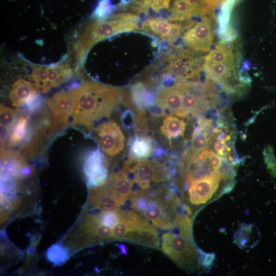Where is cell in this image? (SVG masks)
I'll list each match as a JSON object with an SVG mask.
<instances>
[{"instance_id":"6da1fadb","label":"cell","mask_w":276,"mask_h":276,"mask_svg":"<svg viewBox=\"0 0 276 276\" xmlns=\"http://www.w3.org/2000/svg\"><path fill=\"white\" fill-rule=\"evenodd\" d=\"M77 105L73 124L87 128L109 117L123 101V90L94 81H84L76 87Z\"/></svg>"},{"instance_id":"7a4b0ae2","label":"cell","mask_w":276,"mask_h":276,"mask_svg":"<svg viewBox=\"0 0 276 276\" xmlns=\"http://www.w3.org/2000/svg\"><path fill=\"white\" fill-rule=\"evenodd\" d=\"M139 21L138 15L122 12L89 23L79 33L74 43L76 59L82 62L89 49L99 41L123 32L137 30Z\"/></svg>"},{"instance_id":"3957f363","label":"cell","mask_w":276,"mask_h":276,"mask_svg":"<svg viewBox=\"0 0 276 276\" xmlns=\"http://www.w3.org/2000/svg\"><path fill=\"white\" fill-rule=\"evenodd\" d=\"M113 240H119L158 249L157 231L154 225L137 212L121 210V217L112 228Z\"/></svg>"},{"instance_id":"277c9868","label":"cell","mask_w":276,"mask_h":276,"mask_svg":"<svg viewBox=\"0 0 276 276\" xmlns=\"http://www.w3.org/2000/svg\"><path fill=\"white\" fill-rule=\"evenodd\" d=\"M161 249L178 266L186 270H195L200 263L199 250L193 242L173 233L163 235Z\"/></svg>"},{"instance_id":"5b68a950","label":"cell","mask_w":276,"mask_h":276,"mask_svg":"<svg viewBox=\"0 0 276 276\" xmlns=\"http://www.w3.org/2000/svg\"><path fill=\"white\" fill-rule=\"evenodd\" d=\"M194 52L176 48L165 57V76L181 81L198 77L201 67Z\"/></svg>"},{"instance_id":"8992f818","label":"cell","mask_w":276,"mask_h":276,"mask_svg":"<svg viewBox=\"0 0 276 276\" xmlns=\"http://www.w3.org/2000/svg\"><path fill=\"white\" fill-rule=\"evenodd\" d=\"M76 88L60 91L47 99L52 117L50 125L51 132L59 131L67 125L69 118L73 115L76 107Z\"/></svg>"},{"instance_id":"52a82bcc","label":"cell","mask_w":276,"mask_h":276,"mask_svg":"<svg viewBox=\"0 0 276 276\" xmlns=\"http://www.w3.org/2000/svg\"><path fill=\"white\" fill-rule=\"evenodd\" d=\"M182 40L189 49L194 52H209L214 40L210 18L207 16L202 17L183 34Z\"/></svg>"},{"instance_id":"ba28073f","label":"cell","mask_w":276,"mask_h":276,"mask_svg":"<svg viewBox=\"0 0 276 276\" xmlns=\"http://www.w3.org/2000/svg\"><path fill=\"white\" fill-rule=\"evenodd\" d=\"M33 172L32 168L19 152L1 149V178L18 181L31 176Z\"/></svg>"},{"instance_id":"9c48e42d","label":"cell","mask_w":276,"mask_h":276,"mask_svg":"<svg viewBox=\"0 0 276 276\" xmlns=\"http://www.w3.org/2000/svg\"><path fill=\"white\" fill-rule=\"evenodd\" d=\"M221 179L219 173H213L191 181L187 187L191 203L194 205L206 203L216 193Z\"/></svg>"},{"instance_id":"30bf717a","label":"cell","mask_w":276,"mask_h":276,"mask_svg":"<svg viewBox=\"0 0 276 276\" xmlns=\"http://www.w3.org/2000/svg\"><path fill=\"white\" fill-rule=\"evenodd\" d=\"M96 130L101 148L107 155H116L123 149L124 135L116 122H104Z\"/></svg>"},{"instance_id":"8fae6325","label":"cell","mask_w":276,"mask_h":276,"mask_svg":"<svg viewBox=\"0 0 276 276\" xmlns=\"http://www.w3.org/2000/svg\"><path fill=\"white\" fill-rule=\"evenodd\" d=\"M79 236L80 245L83 246L113 240L112 228L102 225L93 214L84 217Z\"/></svg>"},{"instance_id":"7c38bea8","label":"cell","mask_w":276,"mask_h":276,"mask_svg":"<svg viewBox=\"0 0 276 276\" xmlns=\"http://www.w3.org/2000/svg\"><path fill=\"white\" fill-rule=\"evenodd\" d=\"M83 171L90 189L102 185L108 178V171L103 154L99 148L86 155Z\"/></svg>"},{"instance_id":"4fadbf2b","label":"cell","mask_w":276,"mask_h":276,"mask_svg":"<svg viewBox=\"0 0 276 276\" xmlns=\"http://www.w3.org/2000/svg\"><path fill=\"white\" fill-rule=\"evenodd\" d=\"M139 30L172 43L181 34L183 27L178 22H171L168 19L150 18L143 21Z\"/></svg>"},{"instance_id":"5bb4252c","label":"cell","mask_w":276,"mask_h":276,"mask_svg":"<svg viewBox=\"0 0 276 276\" xmlns=\"http://www.w3.org/2000/svg\"><path fill=\"white\" fill-rule=\"evenodd\" d=\"M167 177L164 164L154 159H141L134 172V182L142 190H148L151 181L158 182Z\"/></svg>"},{"instance_id":"9a60e30c","label":"cell","mask_w":276,"mask_h":276,"mask_svg":"<svg viewBox=\"0 0 276 276\" xmlns=\"http://www.w3.org/2000/svg\"><path fill=\"white\" fill-rule=\"evenodd\" d=\"M156 97V104L164 108L166 112L186 118L182 106V92L176 82L171 85H160Z\"/></svg>"},{"instance_id":"2e32d148","label":"cell","mask_w":276,"mask_h":276,"mask_svg":"<svg viewBox=\"0 0 276 276\" xmlns=\"http://www.w3.org/2000/svg\"><path fill=\"white\" fill-rule=\"evenodd\" d=\"M37 92L31 83L24 79H19L12 86L9 94L10 100L13 106H20L37 95Z\"/></svg>"},{"instance_id":"e0dca14e","label":"cell","mask_w":276,"mask_h":276,"mask_svg":"<svg viewBox=\"0 0 276 276\" xmlns=\"http://www.w3.org/2000/svg\"><path fill=\"white\" fill-rule=\"evenodd\" d=\"M130 94L135 110H145L156 105V96L148 90L146 85L142 83L133 85L130 89Z\"/></svg>"},{"instance_id":"ac0fdd59","label":"cell","mask_w":276,"mask_h":276,"mask_svg":"<svg viewBox=\"0 0 276 276\" xmlns=\"http://www.w3.org/2000/svg\"><path fill=\"white\" fill-rule=\"evenodd\" d=\"M154 142L151 137L135 135L130 141L129 155L140 159L149 157L155 146Z\"/></svg>"},{"instance_id":"d6986e66","label":"cell","mask_w":276,"mask_h":276,"mask_svg":"<svg viewBox=\"0 0 276 276\" xmlns=\"http://www.w3.org/2000/svg\"><path fill=\"white\" fill-rule=\"evenodd\" d=\"M186 127V122L176 117L168 115L160 126L161 133L170 142L173 139L182 136Z\"/></svg>"},{"instance_id":"ffe728a7","label":"cell","mask_w":276,"mask_h":276,"mask_svg":"<svg viewBox=\"0 0 276 276\" xmlns=\"http://www.w3.org/2000/svg\"><path fill=\"white\" fill-rule=\"evenodd\" d=\"M235 61L233 47L228 44H217L204 57L203 64Z\"/></svg>"},{"instance_id":"44dd1931","label":"cell","mask_w":276,"mask_h":276,"mask_svg":"<svg viewBox=\"0 0 276 276\" xmlns=\"http://www.w3.org/2000/svg\"><path fill=\"white\" fill-rule=\"evenodd\" d=\"M47 67L48 79L51 87L59 86L72 77V68L66 63L60 62L47 65Z\"/></svg>"},{"instance_id":"7402d4cb","label":"cell","mask_w":276,"mask_h":276,"mask_svg":"<svg viewBox=\"0 0 276 276\" xmlns=\"http://www.w3.org/2000/svg\"><path fill=\"white\" fill-rule=\"evenodd\" d=\"M32 84L38 92L46 93L51 88L49 79L47 66H35L30 75Z\"/></svg>"},{"instance_id":"603a6c76","label":"cell","mask_w":276,"mask_h":276,"mask_svg":"<svg viewBox=\"0 0 276 276\" xmlns=\"http://www.w3.org/2000/svg\"><path fill=\"white\" fill-rule=\"evenodd\" d=\"M29 118L21 117L17 120L10 134V143L15 146L27 140L30 136L29 130Z\"/></svg>"},{"instance_id":"cb8c5ba5","label":"cell","mask_w":276,"mask_h":276,"mask_svg":"<svg viewBox=\"0 0 276 276\" xmlns=\"http://www.w3.org/2000/svg\"><path fill=\"white\" fill-rule=\"evenodd\" d=\"M193 16L194 14L192 8L185 0H175L168 19L182 21L189 19Z\"/></svg>"},{"instance_id":"d4e9b609","label":"cell","mask_w":276,"mask_h":276,"mask_svg":"<svg viewBox=\"0 0 276 276\" xmlns=\"http://www.w3.org/2000/svg\"><path fill=\"white\" fill-rule=\"evenodd\" d=\"M45 256L47 260L54 266H60L69 259L70 255L67 247L55 243L47 250Z\"/></svg>"},{"instance_id":"484cf974","label":"cell","mask_w":276,"mask_h":276,"mask_svg":"<svg viewBox=\"0 0 276 276\" xmlns=\"http://www.w3.org/2000/svg\"><path fill=\"white\" fill-rule=\"evenodd\" d=\"M1 132L10 134L17 121V112L14 109L1 105Z\"/></svg>"},{"instance_id":"4316f807","label":"cell","mask_w":276,"mask_h":276,"mask_svg":"<svg viewBox=\"0 0 276 276\" xmlns=\"http://www.w3.org/2000/svg\"><path fill=\"white\" fill-rule=\"evenodd\" d=\"M120 209L103 210L97 215L100 222L112 229L119 222L121 217Z\"/></svg>"},{"instance_id":"83f0119b","label":"cell","mask_w":276,"mask_h":276,"mask_svg":"<svg viewBox=\"0 0 276 276\" xmlns=\"http://www.w3.org/2000/svg\"><path fill=\"white\" fill-rule=\"evenodd\" d=\"M134 115V131L136 135L148 137L150 133L149 125L147 120L144 109L135 110Z\"/></svg>"},{"instance_id":"f1b7e54d","label":"cell","mask_w":276,"mask_h":276,"mask_svg":"<svg viewBox=\"0 0 276 276\" xmlns=\"http://www.w3.org/2000/svg\"><path fill=\"white\" fill-rule=\"evenodd\" d=\"M170 0H139L136 3L137 11L146 13L148 8L156 12L169 7Z\"/></svg>"},{"instance_id":"f546056e","label":"cell","mask_w":276,"mask_h":276,"mask_svg":"<svg viewBox=\"0 0 276 276\" xmlns=\"http://www.w3.org/2000/svg\"><path fill=\"white\" fill-rule=\"evenodd\" d=\"M112 10V6L110 0H100L93 13V16L97 19L105 18Z\"/></svg>"},{"instance_id":"4dcf8cb0","label":"cell","mask_w":276,"mask_h":276,"mask_svg":"<svg viewBox=\"0 0 276 276\" xmlns=\"http://www.w3.org/2000/svg\"><path fill=\"white\" fill-rule=\"evenodd\" d=\"M192 8L194 16H201L211 10L207 0H185Z\"/></svg>"},{"instance_id":"1f68e13d","label":"cell","mask_w":276,"mask_h":276,"mask_svg":"<svg viewBox=\"0 0 276 276\" xmlns=\"http://www.w3.org/2000/svg\"><path fill=\"white\" fill-rule=\"evenodd\" d=\"M263 154L267 167L273 176H276V158L272 147L270 145L266 146Z\"/></svg>"},{"instance_id":"d6a6232c","label":"cell","mask_w":276,"mask_h":276,"mask_svg":"<svg viewBox=\"0 0 276 276\" xmlns=\"http://www.w3.org/2000/svg\"><path fill=\"white\" fill-rule=\"evenodd\" d=\"M141 159L129 155V157L125 162L123 168L120 171L128 175L129 173H134Z\"/></svg>"},{"instance_id":"836d02e7","label":"cell","mask_w":276,"mask_h":276,"mask_svg":"<svg viewBox=\"0 0 276 276\" xmlns=\"http://www.w3.org/2000/svg\"><path fill=\"white\" fill-rule=\"evenodd\" d=\"M121 120L125 128L131 129L134 127V116L131 110L127 109L122 113Z\"/></svg>"},{"instance_id":"e575fe53","label":"cell","mask_w":276,"mask_h":276,"mask_svg":"<svg viewBox=\"0 0 276 276\" xmlns=\"http://www.w3.org/2000/svg\"><path fill=\"white\" fill-rule=\"evenodd\" d=\"M41 103L42 99L38 94L32 97L26 103L28 109L31 111H35L38 109Z\"/></svg>"},{"instance_id":"d590c367","label":"cell","mask_w":276,"mask_h":276,"mask_svg":"<svg viewBox=\"0 0 276 276\" xmlns=\"http://www.w3.org/2000/svg\"><path fill=\"white\" fill-rule=\"evenodd\" d=\"M118 246L122 254H126V247L124 244H120Z\"/></svg>"}]
</instances>
